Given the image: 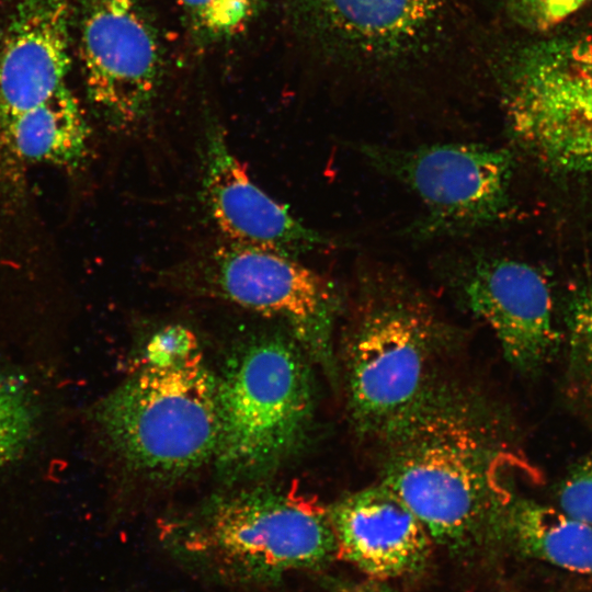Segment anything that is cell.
Wrapping results in <instances>:
<instances>
[{"label": "cell", "mask_w": 592, "mask_h": 592, "mask_svg": "<svg viewBox=\"0 0 592 592\" xmlns=\"http://www.w3.org/2000/svg\"><path fill=\"white\" fill-rule=\"evenodd\" d=\"M35 425V410L26 388L0 374V465L27 444Z\"/></svg>", "instance_id": "e0dca14e"}, {"label": "cell", "mask_w": 592, "mask_h": 592, "mask_svg": "<svg viewBox=\"0 0 592 592\" xmlns=\"http://www.w3.org/2000/svg\"><path fill=\"white\" fill-rule=\"evenodd\" d=\"M217 377L197 353L167 366L143 365L96 409L104 437L140 477L171 481L214 458Z\"/></svg>", "instance_id": "5b68a950"}, {"label": "cell", "mask_w": 592, "mask_h": 592, "mask_svg": "<svg viewBox=\"0 0 592 592\" xmlns=\"http://www.w3.org/2000/svg\"><path fill=\"white\" fill-rule=\"evenodd\" d=\"M202 198L229 242L292 257L331 244L250 180L218 128L204 144Z\"/></svg>", "instance_id": "8fae6325"}, {"label": "cell", "mask_w": 592, "mask_h": 592, "mask_svg": "<svg viewBox=\"0 0 592 592\" xmlns=\"http://www.w3.org/2000/svg\"><path fill=\"white\" fill-rule=\"evenodd\" d=\"M354 287L345 350L351 417L362 432L388 440L441 396L435 356L448 329L395 267H363Z\"/></svg>", "instance_id": "6da1fadb"}, {"label": "cell", "mask_w": 592, "mask_h": 592, "mask_svg": "<svg viewBox=\"0 0 592 592\" xmlns=\"http://www.w3.org/2000/svg\"><path fill=\"white\" fill-rule=\"evenodd\" d=\"M570 365L581 388L592 397V285L570 319Z\"/></svg>", "instance_id": "d6986e66"}, {"label": "cell", "mask_w": 592, "mask_h": 592, "mask_svg": "<svg viewBox=\"0 0 592 592\" xmlns=\"http://www.w3.org/2000/svg\"><path fill=\"white\" fill-rule=\"evenodd\" d=\"M71 0H21L0 43V155L13 122L65 84Z\"/></svg>", "instance_id": "7c38bea8"}, {"label": "cell", "mask_w": 592, "mask_h": 592, "mask_svg": "<svg viewBox=\"0 0 592 592\" xmlns=\"http://www.w3.org/2000/svg\"><path fill=\"white\" fill-rule=\"evenodd\" d=\"M498 535L526 556L592 574V525L549 505L509 496Z\"/></svg>", "instance_id": "2e32d148"}, {"label": "cell", "mask_w": 592, "mask_h": 592, "mask_svg": "<svg viewBox=\"0 0 592 592\" xmlns=\"http://www.w3.org/2000/svg\"><path fill=\"white\" fill-rule=\"evenodd\" d=\"M80 58L88 96L106 123L139 124L158 92L160 52L136 0H88Z\"/></svg>", "instance_id": "9c48e42d"}, {"label": "cell", "mask_w": 592, "mask_h": 592, "mask_svg": "<svg viewBox=\"0 0 592 592\" xmlns=\"http://www.w3.org/2000/svg\"><path fill=\"white\" fill-rule=\"evenodd\" d=\"M503 105L511 135L539 163L592 175V32L519 47L503 76Z\"/></svg>", "instance_id": "8992f818"}, {"label": "cell", "mask_w": 592, "mask_h": 592, "mask_svg": "<svg viewBox=\"0 0 592 592\" xmlns=\"http://www.w3.org/2000/svg\"><path fill=\"white\" fill-rule=\"evenodd\" d=\"M90 138L86 115L64 84L13 122L0 158L9 157L16 164L44 163L75 170L88 157Z\"/></svg>", "instance_id": "9a60e30c"}, {"label": "cell", "mask_w": 592, "mask_h": 592, "mask_svg": "<svg viewBox=\"0 0 592 592\" xmlns=\"http://www.w3.org/2000/svg\"><path fill=\"white\" fill-rule=\"evenodd\" d=\"M162 542L186 566L220 582L266 585L335 555L328 510L281 488L212 498L162 526Z\"/></svg>", "instance_id": "3957f363"}, {"label": "cell", "mask_w": 592, "mask_h": 592, "mask_svg": "<svg viewBox=\"0 0 592 592\" xmlns=\"http://www.w3.org/2000/svg\"><path fill=\"white\" fill-rule=\"evenodd\" d=\"M591 0H508L515 20L525 27L545 31L554 27Z\"/></svg>", "instance_id": "7402d4cb"}, {"label": "cell", "mask_w": 592, "mask_h": 592, "mask_svg": "<svg viewBox=\"0 0 592 592\" xmlns=\"http://www.w3.org/2000/svg\"><path fill=\"white\" fill-rule=\"evenodd\" d=\"M387 441L383 483L431 539L457 549L488 531L498 535L509 494L498 482L500 444L481 415L441 395Z\"/></svg>", "instance_id": "7a4b0ae2"}, {"label": "cell", "mask_w": 592, "mask_h": 592, "mask_svg": "<svg viewBox=\"0 0 592 592\" xmlns=\"http://www.w3.org/2000/svg\"><path fill=\"white\" fill-rule=\"evenodd\" d=\"M559 509L592 525V453L571 467L557 493Z\"/></svg>", "instance_id": "ffe728a7"}, {"label": "cell", "mask_w": 592, "mask_h": 592, "mask_svg": "<svg viewBox=\"0 0 592 592\" xmlns=\"http://www.w3.org/2000/svg\"><path fill=\"white\" fill-rule=\"evenodd\" d=\"M177 280L192 293L280 319L300 349L334 375L342 297L332 281L296 257L229 242L184 264Z\"/></svg>", "instance_id": "52a82bcc"}, {"label": "cell", "mask_w": 592, "mask_h": 592, "mask_svg": "<svg viewBox=\"0 0 592 592\" xmlns=\"http://www.w3.org/2000/svg\"><path fill=\"white\" fill-rule=\"evenodd\" d=\"M454 281L465 306L490 327L511 365L525 373L544 366L557 333L550 289L535 266L480 255L470 259Z\"/></svg>", "instance_id": "30bf717a"}, {"label": "cell", "mask_w": 592, "mask_h": 592, "mask_svg": "<svg viewBox=\"0 0 592 592\" xmlns=\"http://www.w3.org/2000/svg\"><path fill=\"white\" fill-rule=\"evenodd\" d=\"M187 15L213 37L235 35L254 16L261 0H179Z\"/></svg>", "instance_id": "ac0fdd59"}, {"label": "cell", "mask_w": 592, "mask_h": 592, "mask_svg": "<svg viewBox=\"0 0 592 592\" xmlns=\"http://www.w3.org/2000/svg\"><path fill=\"white\" fill-rule=\"evenodd\" d=\"M198 353L194 334L182 326H169L158 331L146 346L143 365L167 366Z\"/></svg>", "instance_id": "44dd1931"}, {"label": "cell", "mask_w": 592, "mask_h": 592, "mask_svg": "<svg viewBox=\"0 0 592 592\" xmlns=\"http://www.w3.org/2000/svg\"><path fill=\"white\" fill-rule=\"evenodd\" d=\"M332 592H378L369 587L363 585H341L333 589Z\"/></svg>", "instance_id": "603a6c76"}, {"label": "cell", "mask_w": 592, "mask_h": 592, "mask_svg": "<svg viewBox=\"0 0 592 592\" xmlns=\"http://www.w3.org/2000/svg\"><path fill=\"white\" fill-rule=\"evenodd\" d=\"M308 25L342 55L397 61L430 44L445 0H297Z\"/></svg>", "instance_id": "4fadbf2b"}, {"label": "cell", "mask_w": 592, "mask_h": 592, "mask_svg": "<svg viewBox=\"0 0 592 592\" xmlns=\"http://www.w3.org/2000/svg\"><path fill=\"white\" fill-rule=\"evenodd\" d=\"M300 346L280 335L246 343L217 378V442L221 477L244 481L278 469L307 439L314 389Z\"/></svg>", "instance_id": "277c9868"}, {"label": "cell", "mask_w": 592, "mask_h": 592, "mask_svg": "<svg viewBox=\"0 0 592 592\" xmlns=\"http://www.w3.org/2000/svg\"><path fill=\"white\" fill-rule=\"evenodd\" d=\"M328 510L335 555L376 579L419 570L431 537L408 505L386 485L352 493Z\"/></svg>", "instance_id": "5bb4252c"}, {"label": "cell", "mask_w": 592, "mask_h": 592, "mask_svg": "<svg viewBox=\"0 0 592 592\" xmlns=\"http://www.w3.org/2000/svg\"><path fill=\"white\" fill-rule=\"evenodd\" d=\"M355 149L379 173L411 190L425 212L408 229L430 239L474 232L499 223L510 206L512 153L481 144L392 147L358 143Z\"/></svg>", "instance_id": "ba28073f"}]
</instances>
